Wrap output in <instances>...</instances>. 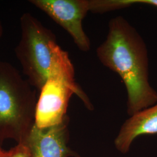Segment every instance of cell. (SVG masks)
Masks as SVG:
<instances>
[{
  "label": "cell",
  "instance_id": "obj_4",
  "mask_svg": "<svg viewBox=\"0 0 157 157\" xmlns=\"http://www.w3.org/2000/svg\"><path fill=\"white\" fill-rule=\"evenodd\" d=\"M21 39L15 49L23 73L35 89L40 91L48 78L56 36L29 12L20 18Z\"/></svg>",
  "mask_w": 157,
  "mask_h": 157
},
{
  "label": "cell",
  "instance_id": "obj_6",
  "mask_svg": "<svg viewBox=\"0 0 157 157\" xmlns=\"http://www.w3.org/2000/svg\"><path fill=\"white\" fill-rule=\"evenodd\" d=\"M67 117L61 124L46 128L35 124L26 140L33 157H71L78 154L69 146V133Z\"/></svg>",
  "mask_w": 157,
  "mask_h": 157
},
{
  "label": "cell",
  "instance_id": "obj_13",
  "mask_svg": "<svg viewBox=\"0 0 157 157\" xmlns=\"http://www.w3.org/2000/svg\"><path fill=\"white\" fill-rule=\"evenodd\" d=\"M80 157V156H79V155H76V157Z\"/></svg>",
  "mask_w": 157,
  "mask_h": 157
},
{
  "label": "cell",
  "instance_id": "obj_3",
  "mask_svg": "<svg viewBox=\"0 0 157 157\" xmlns=\"http://www.w3.org/2000/svg\"><path fill=\"white\" fill-rule=\"evenodd\" d=\"M73 94L79 97L89 110H93L89 97L76 82L75 69L68 53L57 44L48 77L40 91L35 125L46 128L63 122L68 117L67 107Z\"/></svg>",
  "mask_w": 157,
  "mask_h": 157
},
{
  "label": "cell",
  "instance_id": "obj_11",
  "mask_svg": "<svg viewBox=\"0 0 157 157\" xmlns=\"http://www.w3.org/2000/svg\"><path fill=\"white\" fill-rule=\"evenodd\" d=\"M4 152H5V151H4V150H3V151L2 152V153L0 154V157H3V156H4Z\"/></svg>",
  "mask_w": 157,
  "mask_h": 157
},
{
  "label": "cell",
  "instance_id": "obj_12",
  "mask_svg": "<svg viewBox=\"0 0 157 157\" xmlns=\"http://www.w3.org/2000/svg\"><path fill=\"white\" fill-rule=\"evenodd\" d=\"M2 151H3V150L2 149V148H0V154L2 153Z\"/></svg>",
  "mask_w": 157,
  "mask_h": 157
},
{
  "label": "cell",
  "instance_id": "obj_1",
  "mask_svg": "<svg viewBox=\"0 0 157 157\" xmlns=\"http://www.w3.org/2000/svg\"><path fill=\"white\" fill-rule=\"evenodd\" d=\"M98 59L117 73L127 92V112L132 116L157 102V92L150 83L145 42L123 17L112 18L105 40L97 48Z\"/></svg>",
  "mask_w": 157,
  "mask_h": 157
},
{
  "label": "cell",
  "instance_id": "obj_5",
  "mask_svg": "<svg viewBox=\"0 0 157 157\" xmlns=\"http://www.w3.org/2000/svg\"><path fill=\"white\" fill-rule=\"evenodd\" d=\"M29 2L67 31L80 50L90 51V40L84 32L82 21L90 11V0H31Z\"/></svg>",
  "mask_w": 157,
  "mask_h": 157
},
{
  "label": "cell",
  "instance_id": "obj_9",
  "mask_svg": "<svg viewBox=\"0 0 157 157\" xmlns=\"http://www.w3.org/2000/svg\"><path fill=\"white\" fill-rule=\"evenodd\" d=\"M117 3L119 9L135 4H147L157 7V0H117Z\"/></svg>",
  "mask_w": 157,
  "mask_h": 157
},
{
  "label": "cell",
  "instance_id": "obj_10",
  "mask_svg": "<svg viewBox=\"0 0 157 157\" xmlns=\"http://www.w3.org/2000/svg\"><path fill=\"white\" fill-rule=\"evenodd\" d=\"M2 34H3V27H2V25L0 21V40L2 37Z\"/></svg>",
  "mask_w": 157,
  "mask_h": 157
},
{
  "label": "cell",
  "instance_id": "obj_8",
  "mask_svg": "<svg viewBox=\"0 0 157 157\" xmlns=\"http://www.w3.org/2000/svg\"><path fill=\"white\" fill-rule=\"evenodd\" d=\"M3 157H33L28 146L25 143H19L9 151H5Z\"/></svg>",
  "mask_w": 157,
  "mask_h": 157
},
{
  "label": "cell",
  "instance_id": "obj_2",
  "mask_svg": "<svg viewBox=\"0 0 157 157\" xmlns=\"http://www.w3.org/2000/svg\"><path fill=\"white\" fill-rule=\"evenodd\" d=\"M36 91L10 63L0 59V148L26 140L35 124Z\"/></svg>",
  "mask_w": 157,
  "mask_h": 157
},
{
  "label": "cell",
  "instance_id": "obj_7",
  "mask_svg": "<svg viewBox=\"0 0 157 157\" xmlns=\"http://www.w3.org/2000/svg\"><path fill=\"white\" fill-rule=\"evenodd\" d=\"M157 134V102L135 113L122 124L115 139V148L122 154L129 151L135 139L143 135Z\"/></svg>",
  "mask_w": 157,
  "mask_h": 157
}]
</instances>
